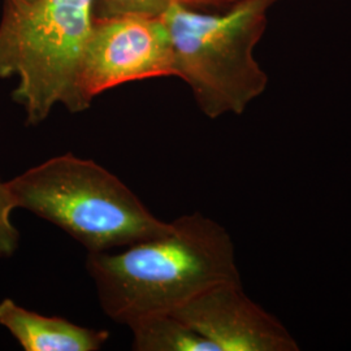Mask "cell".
<instances>
[{
  "label": "cell",
  "mask_w": 351,
  "mask_h": 351,
  "mask_svg": "<svg viewBox=\"0 0 351 351\" xmlns=\"http://www.w3.org/2000/svg\"><path fill=\"white\" fill-rule=\"evenodd\" d=\"M91 0H5L0 23V78L19 77L13 99L27 125L55 106L78 112L77 78L93 27Z\"/></svg>",
  "instance_id": "4"
},
{
  "label": "cell",
  "mask_w": 351,
  "mask_h": 351,
  "mask_svg": "<svg viewBox=\"0 0 351 351\" xmlns=\"http://www.w3.org/2000/svg\"><path fill=\"white\" fill-rule=\"evenodd\" d=\"M86 269L104 314L128 328L172 314L216 285L241 281L230 234L201 213L184 215L167 233L120 252H88Z\"/></svg>",
  "instance_id": "1"
},
{
  "label": "cell",
  "mask_w": 351,
  "mask_h": 351,
  "mask_svg": "<svg viewBox=\"0 0 351 351\" xmlns=\"http://www.w3.org/2000/svg\"><path fill=\"white\" fill-rule=\"evenodd\" d=\"M274 1H275V3H276V1H278V0H274Z\"/></svg>",
  "instance_id": "12"
},
{
  "label": "cell",
  "mask_w": 351,
  "mask_h": 351,
  "mask_svg": "<svg viewBox=\"0 0 351 351\" xmlns=\"http://www.w3.org/2000/svg\"><path fill=\"white\" fill-rule=\"evenodd\" d=\"M178 0H91L94 20L117 17H163Z\"/></svg>",
  "instance_id": "9"
},
{
  "label": "cell",
  "mask_w": 351,
  "mask_h": 351,
  "mask_svg": "<svg viewBox=\"0 0 351 351\" xmlns=\"http://www.w3.org/2000/svg\"><path fill=\"white\" fill-rule=\"evenodd\" d=\"M204 339L211 351H298L276 316L252 301L242 282L216 285L172 313Z\"/></svg>",
  "instance_id": "6"
},
{
  "label": "cell",
  "mask_w": 351,
  "mask_h": 351,
  "mask_svg": "<svg viewBox=\"0 0 351 351\" xmlns=\"http://www.w3.org/2000/svg\"><path fill=\"white\" fill-rule=\"evenodd\" d=\"M173 75L172 43L163 17L94 20L77 78L78 112L110 88Z\"/></svg>",
  "instance_id": "5"
},
{
  "label": "cell",
  "mask_w": 351,
  "mask_h": 351,
  "mask_svg": "<svg viewBox=\"0 0 351 351\" xmlns=\"http://www.w3.org/2000/svg\"><path fill=\"white\" fill-rule=\"evenodd\" d=\"M0 326L25 351H98L110 332L78 326L59 316H45L5 298L0 302Z\"/></svg>",
  "instance_id": "7"
},
{
  "label": "cell",
  "mask_w": 351,
  "mask_h": 351,
  "mask_svg": "<svg viewBox=\"0 0 351 351\" xmlns=\"http://www.w3.org/2000/svg\"><path fill=\"white\" fill-rule=\"evenodd\" d=\"M136 351H211L210 345L172 314L155 315L129 326Z\"/></svg>",
  "instance_id": "8"
},
{
  "label": "cell",
  "mask_w": 351,
  "mask_h": 351,
  "mask_svg": "<svg viewBox=\"0 0 351 351\" xmlns=\"http://www.w3.org/2000/svg\"><path fill=\"white\" fill-rule=\"evenodd\" d=\"M14 210L8 184L0 178V258H10L19 249L20 234L11 220Z\"/></svg>",
  "instance_id": "10"
},
{
  "label": "cell",
  "mask_w": 351,
  "mask_h": 351,
  "mask_svg": "<svg viewBox=\"0 0 351 351\" xmlns=\"http://www.w3.org/2000/svg\"><path fill=\"white\" fill-rule=\"evenodd\" d=\"M178 1L197 10H226L242 0H178Z\"/></svg>",
  "instance_id": "11"
},
{
  "label": "cell",
  "mask_w": 351,
  "mask_h": 351,
  "mask_svg": "<svg viewBox=\"0 0 351 351\" xmlns=\"http://www.w3.org/2000/svg\"><path fill=\"white\" fill-rule=\"evenodd\" d=\"M16 208L60 228L88 252L128 247L168 232L167 223L117 177L66 152L7 181Z\"/></svg>",
  "instance_id": "2"
},
{
  "label": "cell",
  "mask_w": 351,
  "mask_h": 351,
  "mask_svg": "<svg viewBox=\"0 0 351 351\" xmlns=\"http://www.w3.org/2000/svg\"><path fill=\"white\" fill-rule=\"evenodd\" d=\"M274 4V0H242L207 12L176 1L164 14L173 77L188 84L207 117L241 114L265 91L268 75L254 52Z\"/></svg>",
  "instance_id": "3"
}]
</instances>
